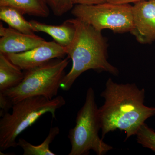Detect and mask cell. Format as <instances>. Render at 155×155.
I'll use <instances>...</instances> for the list:
<instances>
[{
	"label": "cell",
	"mask_w": 155,
	"mask_h": 155,
	"mask_svg": "<svg viewBox=\"0 0 155 155\" xmlns=\"http://www.w3.org/2000/svg\"><path fill=\"white\" fill-rule=\"evenodd\" d=\"M49 7L56 16L61 17L73 8L71 0H45Z\"/></svg>",
	"instance_id": "cell-16"
},
{
	"label": "cell",
	"mask_w": 155,
	"mask_h": 155,
	"mask_svg": "<svg viewBox=\"0 0 155 155\" xmlns=\"http://www.w3.org/2000/svg\"><path fill=\"white\" fill-rule=\"evenodd\" d=\"M66 104L62 96L52 99L42 96L26 98L12 107L11 113L5 112L0 119V150L4 151L17 146V137L41 116L51 113L55 118L56 112Z\"/></svg>",
	"instance_id": "cell-4"
},
{
	"label": "cell",
	"mask_w": 155,
	"mask_h": 155,
	"mask_svg": "<svg viewBox=\"0 0 155 155\" xmlns=\"http://www.w3.org/2000/svg\"><path fill=\"white\" fill-rule=\"evenodd\" d=\"M0 6L17 9L22 14L40 17H47L49 7L45 0H0Z\"/></svg>",
	"instance_id": "cell-12"
},
{
	"label": "cell",
	"mask_w": 155,
	"mask_h": 155,
	"mask_svg": "<svg viewBox=\"0 0 155 155\" xmlns=\"http://www.w3.org/2000/svg\"><path fill=\"white\" fill-rule=\"evenodd\" d=\"M137 143L155 153V131L145 123L141 125L136 134Z\"/></svg>",
	"instance_id": "cell-15"
},
{
	"label": "cell",
	"mask_w": 155,
	"mask_h": 155,
	"mask_svg": "<svg viewBox=\"0 0 155 155\" xmlns=\"http://www.w3.org/2000/svg\"><path fill=\"white\" fill-rule=\"evenodd\" d=\"M133 28L130 31L142 44L155 41V0H145L132 6Z\"/></svg>",
	"instance_id": "cell-8"
},
{
	"label": "cell",
	"mask_w": 155,
	"mask_h": 155,
	"mask_svg": "<svg viewBox=\"0 0 155 155\" xmlns=\"http://www.w3.org/2000/svg\"><path fill=\"white\" fill-rule=\"evenodd\" d=\"M29 22L35 32L47 34L55 41L65 48L71 43L75 36V26L70 19H67L63 24L58 25H48L35 20Z\"/></svg>",
	"instance_id": "cell-10"
},
{
	"label": "cell",
	"mask_w": 155,
	"mask_h": 155,
	"mask_svg": "<svg viewBox=\"0 0 155 155\" xmlns=\"http://www.w3.org/2000/svg\"><path fill=\"white\" fill-rule=\"evenodd\" d=\"M70 20L75 26V35L65 48L72 67L62 81L61 88L69 90L80 75L91 69L118 75V69L108 61L107 42L101 31L77 18Z\"/></svg>",
	"instance_id": "cell-2"
},
{
	"label": "cell",
	"mask_w": 155,
	"mask_h": 155,
	"mask_svg": "<svg viewBox=\"0 0 155 155\" xmlns=\"http://www.w3.org/2000/svg\"><path fill=\"white\" fill-rule=\"evenodd\" d=\"M0 19L6 22L9 27L27 34H35L29 21L17 9L8 6H0Z\"/></svg>",
	"instance_id": "cell-13"
},
{
	"label": "cell",
	"mask_w": 155,
	"mask_h": 155,
	"mask_svg": "<svg viewBox=\"0 0 155 155\" xmlns=\"http://www.w3.org/2000/svg\"><path fill=\"white\" fill-rule=\"evenodd\" d=\"M73 5H97L107 2L108 0H71Z\"/></svg>",
	"instance_id": "cell-17"
},
{
	"label": "cell",
	"mask_w": 155,
	"mask_h": 155,
	"mask_svg": "<svg viewBox=\"0 0 155 155\" xmlns=\"http://www.w3.org/2000/svg\"><path fill=\"white\" fill-rule=\"evenodd\" d=\"M69 59L67 56L53 59L25 71L24 78L19 84L0 92L1 109L8 112L14 104L30 97L42 96L49 99L55 97L66 75L65 69Z\"/></svg>",
	"instance_id": "cell-3"
},
{
	"label": "cell",
	"mask_w": 155,
	"mask_h": 155,
	"mask_svg": "<svg viewBox=\"0 0 155 155\" xmlns=\"http://www.w3.org/2000/svg\"><path fill=\"white\" fill-rule=\"evenodd\" d=\"M24 72L5 54L0 53V92L17 86L23 80Z\"/></svg>",
	"instance_id": "cell-11"
},
{
	"label": "cell",
	"mask_w": 155,
	"mask_h": 155,
	"mask_svg": "<svg viewBox=\"0 0 155 155\" xmlns=\"http://www.w3.org/2000/svg\"><path fill=\"white\" fill-rule=\"evenodd\" d=\"M5 55L12 63L25 71L41 66L53 59L65 58L67 53L65 48L54 41H46L23 52Z\"/></svg>",
	"instance_id": "cell-7"
},
{
	"label": "cell",
	"mask_w": 155,
	"mask_h": 155,
	"mask_svg": "<svg viewBox=\"0 0 155 155\" xmlns=\"http://www.w3.org/2000/svg\"><path fill=\"white\" fill-rule=\"evenodd\" d=\"M73 16L99 31L110 29L114 32H130L133 28L132 6L107 2L97 5H75Z\"/></svg>",
	"instance_id": "cell-6"
},
{
	"label": "cell",
	"mask_w": 155,
	"mask_h": 155,
	"mask_svg": "<svg viewBox=\"0 0 155 155\" xmlns=\"http://www.w3.org/2000/svg\"><path fill=\"white\" fill-rule=\"evenodd\" d=\"M0 53L4 54H16L32 49L45 42L43 38L35 34L22 33L0 24Z\"/></svg>",
	"instance_id": "cell-9"
},
{
	"label": "cell",
	"mask_w": 155,
	"mask_h": 155,
	"mask_svg": "<svg viewBox=\"0 0 155 155\" xmlns=\"http://www.w3.org/2000/svg\"><path fill=\"white\" fill-rule=\"evenodd\" d=\"M101 96L104 99L99 108L103 139L108 133L119 130L125 132L126 141L155 115V107L144 104V89L139 88L135 84L117 83L109 78Z\"/></svg>",
	"instance_id": "cell-1"
},
{
	"label": "cell",
	"mask_w": 155,
	"mask_h": 155,
	"mask_svg": "<svg viewBox=\"0 0 155 155\" xmlns=\"http://www.w3.org/2000/svg\"><path fill=\"white\" fill-rule=\"evenodd\" d=\"M143 1L145 0H108L107 2L115 4H130Z\"/></svg>",
	"instance_id": "cell-18"
},
{
	"label": "cell",
	"mask_w": 155,
	"mask_h": 155,
	"mask_svg": "<svg viewBox=\"0 0 155 155\" xmlns=\"http://www.w3.org/2000/svg\"><path fill=\"white\" fill-rule=\"evenodd\" d=\"M60 128L58 126L51 127L46 138L41 144L34 145L23 138H20L17 142V146L23 150V155H55L51 150L50 144L56 137L60 133Z\"/></svg>",
	"instance_id": "cell-14"
},
{
	"label": "cell",
	"mask_w": 155,
	"mask_h": 155,
	"mask_svg": "<svg viewBox=\"0 0 155 155\" xmlns=\"http://www.w3.org/2000/svg\"><path fill=\"white\" fill-rule=\"evenodd\" d=\"M101 130L99 108L92 87L87 91L82 107L78 112L75 127L69 130L68 137L71 145L69 155H88L92 150L97 155L105 154L113 149L99 135Z\"/></svg>",
	"instance_id": "cell-5"
}]
</instances>
